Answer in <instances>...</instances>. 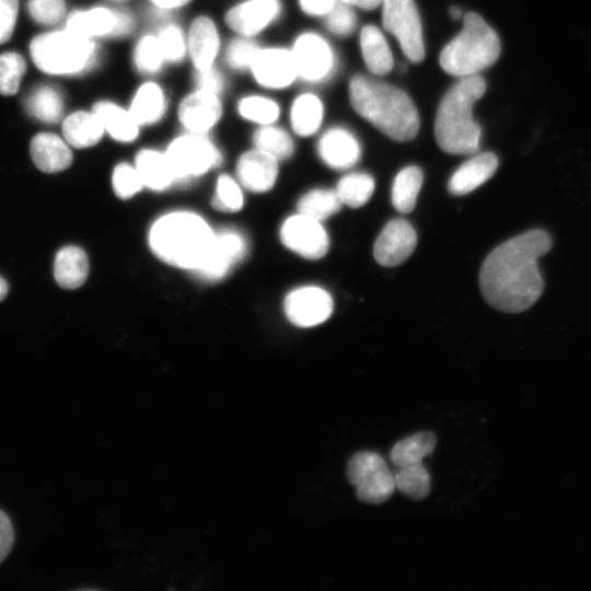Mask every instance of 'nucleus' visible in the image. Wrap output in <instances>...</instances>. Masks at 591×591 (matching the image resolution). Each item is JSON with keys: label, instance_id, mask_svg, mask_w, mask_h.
I'll use <instances>...</instances> for the list:
<instances>
[{"label": "nucleus", "instance_id": "nucleus-1", "mask_svg": "<svg viewBox=\"0 0 591 591\" xmlns=\"http://www.w3.org/2000/svg\"><path fill=\"white\" fill-rule=\"evenodd\" d=\"M552 236L532 229L495 247L485 258L479 286L485 300L495 309L519 313L542 296L544 280L537 260L552 247Z\"/></svg>", "mask_w": 591, "mask_h": 591}, {"label": "nucleus", "instance_id": "nucleus-2", "mask_svg": "<svg viewBox=\"0 0 591 591\" xmlns=\"http://www.w3.org/2000/svg\"><path fill=\"white\" fill-rule=\"evenodd\" d=\"M349 100L361 117L393 140H412L419 130L414 102L396 86L355 76L349 82Z\"/></svg>", "mask_w": 591, "mask_h": 591}, {"label": "nucleus", "instance_id": "nucleus-3", "mask_svg": "<svg viewBox=\"0 0 591 591\" xmlns=\"http://www.w3.org/2000/svg\"><path fill=\"white\" fill-rule=\"evenodd\" d=\"M215 232L199 215L177 210L158 218L150 227L148 243L165 264L196 271L206 258Z\"/></svg>", "mask_w": 591, "mask_h": 591}, {"label": "nucleus", "instance_id": "nucleus-4", "mask_svg": "<svg viewBox=\"0 0 591 591\" xmlns=\"http://www.w3.org/2000/svg\"><path fill=\"white\" fill-rule=\"evenodd\" d=\"M485 91L486 82L477 73L461 78L442 97L434 119V137L444 152H477L480 127L474 119L473 107Z\"/></svg>", "mask_w": 591, "mask_h": 591}, {"label": "nucleus", "instance_id": "nucleus-5", "mask_svg": "<svg viewBox=\"0 0 591 591\" xmlns=\"http://www.w3.org/2000/svg\"><path fill=\"white\" fill-rule=\"evenodd\" d=\"M499 54L497 33L480 15L468 12L461 32L442 49L439 62L449 74L463 78L490 67Z\"/></svg>", "mask_w": 591, "mask_h": 591}, {"label": "nucleus", "instance_id": "nucleus-6", "mask_svg": "<svg viewBox=\"0 0 591 591\" xmlns=\"http://www.w3.org/2000/svg\"><path fill=\"white\" fill-rule=\"evenodd\" d=\"M35 65L50 74L83 73L100 61V47L95 39L82 37L69 30L36 36L30 45Z\"/></svg>", "mask_w": 591, "mask_h": 591}, {"label": "nucleus", "instance_id": "nucleus-7", "mask_svg": "<svg viewBox=\"0 0 591 591\" xmlns=\"http://www.w3.org/2000/svg\"><path fill=\"white\" fill-rule=\"evenodd\" d=\"M141 20V14L126 5H97L71 12L67 30L90 39H128L142 27Z\"/></svg>", "mask_w": 591, "mask_h": 591}, {"label": "nucleus", "instance_id": "nucleus-8", "mask_svg": "<svg viewBox=\"0 0 591 591\" xmlns=\"http://www.w3.org/2000/svg\"><path fill=\"white\" fill-rule=\"evenodd\" d=\"M164 152L176 179L202 176L223 162V153L211 135L181 130L169 140Z\"/></svg>", "mask_w": 591, "mask_h": 591}, {"label": "nucleus", "instance_id": "nucleus-9", "mask_svg": "<svg viewBox=\"0 0 591 591\" xmlns=\"http://www.w3.org/2000/svg\"><path fill=\"white\" fill-rule=\"evenodd\" d=\"M285 15V0H230L219 18L228 34L263 40Z\"/></svg>", "mask_w": 591, "mask_h": 591}, {"label": "nucleus", "instance_id": "nucleus-10", "mask_svg": "<svg viewBox=\"0 0 591 591\" xmlns=\"http://www.w3.org/2000/svg\"><path fill=\"white\" fill-rule=\"evenodd\" d=\"M246 77L254 88L280 95L298 82V73L288 44L262 42Z\"/></svg>", "mask_w": 591, "mask_h": 591}, {"label": "nucleus", "instance_id": "nucleus-11", "mask_svg": "<svg viewBox=\"0 0 591 591\" xmlns=\"http://www.w3.org/2000/svg\"><path fill=\"white\" fill-rule=\"evenodd\" d=\"M227 99L189 86L174 102L173 114L181 130L211 135L225 116Z\"/></svg>", "mask_w": 591, "mask_h": 591}, {"label": "nucleus", "instance_id": "nucleus-12", "mask_svg": "<svg viewBox=\"0 0 591 591\" xmlns=\"http://www.w3.org/2000/svg\"><path fill=\"white\" fill-rule=\"evenodd\" d=\"M189 70H206L220 65L225 30L219 16L208 11L193 13L185 21Z\"/></svg>", "mask_w": 591, "mask_h": 591}, {"label": "nucleus", "instance_id": "nucleus-13", "mask_svg": "<svg viewBox=\"0 0 591 591\" xmlns=\"http://www.w3.org/2000/svg\"><path fill=\"white\" fill-rule=\"evenodd\" d=\"M299 82L318 84L334 72L335 55L329 43L314 31H302L288 44Z\"/></svg>", "mask_w": 591, "mask_h": 591}, {"label": "nucleus", "instance_id": "nucleus-14", "mask_svg": "<svg viewBox=\"0 0 591 591\" xmlns=\"http://www.w3.org/2000/svg\"><path fill=\"white\" fill-rule=\"evenodd\" d=\"M382 24L393 34L413 62L425 57L422 28L418 9L414 0H382Z\"/></svg>", "mask_w": 591, "mask_h": 591}, {"label": "nucleus", "instance_id": "nucleus-15", "mask_svg": "<svg viewBox=\"0 0 591 591\" xmlns=\"http://www.w3.org/2000/svg\"><path fill=\"white\" fill-rule=\"evenodd\" d=\"M175 100L162 78H142L132 89L127 106L142 129L163 124L173 112Z\"/></svg>", "mask_w": 591, "mask_h": 591}, {"label": "nucleus", "instance_id": "nucleus-16", "mask_svg": "<svg viewBox=\"0 0 591 591\" xmlns=\"http://www.w3.org/2000/svg\"><path fill=\"white\" fill-rule=\"evenodd\" d=\"M280 240L288 250L308 259L322 258L329 247L322 222L299 212L282 222Z\"/></svg>", "mask_w": 591, "mask_h": 591}, {"label": "nucleus", "instance_id": "nucleus-17", "mask_svg": "<svg viewBox=\"0 0 591 591\" xmlns=\"http://www.w3.org/2000/svg\"><path fill=\"white\" fill-rule=\"evenodd\" d=\"M331 294L316 286H303L291 290L285 298L287 318L299 327H313L324 323L333 313Z\"/></svg>", "mask_w": 591, "mask_h": 591}, {"label": "nucleus", "instance_id": "nucleus-18", "mask_svg": "<svg viewBox=\"0 0 591 591\" xmlns=\"http://www.w3.org/2000/svg\"><path fill=\"white\" fill-rule=\"evenodd\" d=\"M246 251V240L239 231L225 229L218 233L215 232L206 258L194 273L202 280L218 281L244 258Z\"/></svg>", "mask_w": 591, "mask_h": 591}, {"label": "nucleus", "instance_id": "nucleus-19", "mask_svg": "<svg viewBox=\"0 0 591 591\" xmlns=\"http://www.w3.org/2000/svg\"><path fill=\"white\" fill-rule=\"evenodd\" d=\"M417 234L413 225L401 218L387 222L379 234L373 248L375 260L386 267L405 262L414 252Z\"/></svg>", "mask_w": 591, "mask_h": 591}, {"label": "nucleus", "instance_id": "nucleus-20", "mask_svg": "<svg viewBox=\"0 0 591 591\" xmlns=\"http://www.w3.org/2000/svg\"><path fill=\"white\" fill-rule=\"evenodd\" d=\"M232 109L240 120L252 127L280 123L285 115L280 95L254 86L234 97Z\"/></svg>", "mask_w": 591, "mask_h": 591}, {"label": "nucleus", "instance_id": "nucleus-21", "mask_svg": "<svg viewBox=\"0 0 591 591\" xmlns=\"http://www.w3.org/2000/svg\"><path fill=\"white\" fill-rule=\"evenodd\" d=\"M280 162L271 155L251 147L236 160V179L242 187L253 193L270 190L279 175Z\"/></svg>", "mask_w": 591, "mask_h": 591}, {"label": "nucleus", "instance_id": "nucleus-22", "mask_svg": "<svg viewBox=\"0 0 591 591\" xmlns=\"http://www.w3.org/2000/svg\"><path fill=\"white\" fill-rule=\"evenodd\" d=\"M316 151L327 166L338 171L352 167L361 155L360 144L356 137L341 127L327 129L320 137Z\"/></svg>", "mask_w": 591, "mask_h": 591}, {"label": "nucleus", "instance_id": "nucleus-23", "mask_svg": "<svg viewBox=\"0 0 591 591\" xmlns=\"http://www.w3.org/2000/svg\"><path fill=\"white\" fill-rule=\"evenodd\" d=\"M132 38L129 60L135 74L139 79L163 78L169 67L153 30L148 25L142 26Z\"/></svg>", "mask_w": 591, "mask_h": 591}, {"label": "nucleus", "instance_id": "nucleus-24", "mask_svg": "<svg viewBox=\"0 0 591 591\" xmlns=\"http://www.w3.org/2000/svg\"><path fill=\"white\" fill-rule=\"evenodd\" d=\"M288 128L293 136L308 138L314 136L321 128L325 109L321 97L311 92L297 93L285 107Z\"/></svg>", "mask_w": 591, "mask_h": 591}, {"label": "nucleus", "instance_id": "nucleus-25", "mask_svg": "<svg viewBox=\"0 0 591 591\" xmlns=\"http://www.w3.org/2000/svg\"><path fill=\"white\" fill-rule=\"evenodd\" d=\"M101 119L105 134L123 144L136 142L142 128L139 126L127 104L123 105L113 100L96 101L91 108Z\"/></svg>", "mask_w": 591, "mask_h": 591}, {"label": "nucleus", "instance_id": "nucleus-26", "mask_svg": "<svg viewBox=\"0 0 591 591\" xmlns=\"http://www.w3.org/2000/svg\"><path fill=\"white\" fill-rule=\"evenodd\" d=\"M150 26L157 35L165 62L170 69L187 66V35L185 21L177 16H169Z\"/></svg>", "mask_w": 591, "mask_h": 591}, {"label": "nucleus", "instance_id": "nucleus-27", "mask_svg": "<svg viewBox=\"0 0 591 591\" xmlns=\"http://www.w3.org/2000/svg\"><path fill=\"white\" fill-rule=\"evenodd\" d=\"M498 167L493 152L478 153L461 164L450 177L448 189L455 196L466 195L487 182Z\"/></svg>", "mask_w": 591, "mask_h": 591}, {"label": "nucleus", "instance_id": "nucleus-28", "mask_svg": "<svg viewBox=\"0 0 591 591\" xmlns=\"http://www.w3.org/2000/svg\"><path fill=\"white\" fill-rule=\"evenodd\" d=\"M30 153L36 167L45 173L63 171L72 162L70 148L55 134H37L31 141Z\"/></svg>", "mask_w": 591, "mask_h": 591}, {"label": "nucleus", "instance_id": "nucleus-29", "mask_svg": "<svg viewBox=\"0 0 591 591\" xmlns=\"http://www.w3.org/2000/svg\"><path fill=\"white\" fill-rule=\"evenodd\" d=\"M132 163L144 187L152 190H164L176 181L164 149L142 147L136 152Z\"/></svg>", "mask_w": 591, "mask_h": 591}, {"label": "nucleus", "instance_id": "nucleus-30", "mask_svg": "<svg viewBox=\"0 0 591 591\" xmlns=\"http://www.w3.org/2000/svg\"><path fill=\"white\" fill-rule=\"evenodd\" d=\"M65 140L78 149L97 144L105 135L99 116L91 111H78L68 116L62 124Z\"/></svg>", "mask_w": 591, "mask_h": 591}, {"label": "nucleus", "instance_id": "nucleus-31", "mask_svg": "<svg viewBox=\"0 0 591 591\" xmlns=\"http://www.w3.org/2000/svg\"><path fill=\"white\" fill-rule=\"evenodd\" d=\"M89 259L86 253L78 246L60 248L54 263V276L63 289H77L86 280Z\"/></svg>", "mask_w": 591, "mask_h": 591}, {"label": "nucleus", "instance_id": "nucleus-32", "mask_svg": "<svg viewBox=\"0 0 591 591\" xmlns=\"http://www.w3.org/2000/svg\"><path fill=\"white\" fill-rule=\"evenodd\" d=\"M251 144L279 162L290 159L296 151L293 134L280 123L253 127Z\"/></svg>", "mask_w": 591, "mask_h": 591}, {"label": "nucleus", "instance_id": "nucleus-33", "mask_svg": "<svg viewBox=\"0 0 591 591\" xmlns=\"http://www.w3.org/2000/svg\"><path fill=\"white\" fill-rule=\"evenodd\" d=\"M220 65L231 77H246L263 40L228 34Z\"/></svg>", "mask_w": 591, "mask_h": 591}, {"label": "nucleus", "instance_id": "nucleus-34", "mask_svg": "<svg viewBox=\"0 0 591 591\" xmlns=\"http://www.w3.org/2000/svg\"><path fill=\"white\" fill-rule=\"evenodd\" d=\"M360 47L367 68L379 76L389 73L393 68V56L382 32L366 25L360 33Z\"/></svg>", "mask_w": 591, "mask_h": 591}, {"label": "nucleus", "instance_id": "nucleus-35", "mask_svg": "<svg viewBox=\"0 0 591 591\" xmlns=\"http://www.w3.org/2000/svg\"><path fill=\"white\" fill-rule=\"evenodd\" d=\"M437 438L432 432L422 431L399 440L390 453L391 461L398 468L422 463L434 449Z\"/></svg>", "mask_w": 591, "mask_h": 591}, {"label": "nucleus", "instance_id": "nucleus-36", "mask_svg": "<svg viewBox=\"0 0 591 591\" xmlns=\"http://www.w3.org/2000/svg\"><path fill=\"white\" fill-rule=\"evenodd\" d=\"M422 172L419 167L410 165L401 170L394 178L392 186V204L401 213L410 212L416 205L422 185Z\"/></svg>", "mask_w": 591, "mask_h": 591}, {"label": "nucleus", "instance_id": "nucleus-37", "mask_svg": "<svg viewBox=\"0 0 591 591\" xmlns=\"http://www.w3.org/2000/svg\"><path fill=\"white\" fill-rule=\"evenodd\" d=\"M26 111L35 118L53 124L58 123L63 113L61 95L49 85L34 89L25 100Z\"/></svg>", "mask_w": 591, "mask_h": 591}, {"label": "nucleus", "instance_id": "nucleus-38", "mask_svg": "<svg viewBox=\"0 0 591 591\" xmlns=\"http://www.w3.org/2000/svg\"><path fill=\"white\" fill-rule=\"evenodd\" d=\"M374 179L367 173H349L335 188L343 205L359 208L367 204L374 192Z\"/></svg>", "mask_w": 591, "mask_h": 591}, {"label": "nucleus", "instance_id": "nucleus-39", "mask_svg": "<svg viewBox=\"0 0 591 591\" xmlns=\"http://www.w3.org/2000/svg\"><path fill=\"white\" fill-rule=\"evenodd\" d=\"M343 204L335 189H313L304 194L298 201V212L317 221L335 215Z\"/></svg>", "mask_w": 591, "mask_h": 591}, {"label": "nucleus", "instance_id": "nucleus-40", "mask_svg": "<svg viewBox=\"0 0 591 591\" xmlns=\"http://www.w3.org/2000/svg\"><path fill=\"white\" fill-rule=\"evenodd\" d=\"M395 488L394 475L384 466L358 484L356 495L363 502L379 505L387 500Z\"/></svg>", "mask_w": 591, "mask_h": 591}, {"label": "nucleus", "instance_id": "nucleus-41", "mask_svg": "<svg viewBox=\"0 0 591 591\" xmlns=\"http://www.w3.org/2000/svg\"><path fill=\"white\" fill-rule=\"evenodd\" d=\"M394 479L396 488L414 500L424 499L430 491V476L422 463L401 467Z\"/></svg>", "mask_w": 591, "mask_h": 591}, {"label": "nucleus", "instance_id": "nucleus-42", "mask_svg": "<svg viewBox=\"0 0 591 591\" xmlns=\"http://www.w3.org/2000/svg\"><path fill=\"white\" fill-rule=\"evenodd\" d=\"M212 206L219 211L233 213L242 209L244 196L239 181L229 174L217 178Z\"/></svg>", "mask_w": 591, "mask_h": 591}, {"label": "nucleus", "instance_id": "nucleus-43", "mask_svg": "<svg viewBox=\"0 0 591 591\" xmlns=\"http://www.w3.org/2000/svg\"><path fill=\"white\" fill-rule=\"evenodd\" d=\"M231 76L217 65L206 70H189V86L201 89L227 99L231 86Z\"/></svg>", "mask_w": 591, "mask_h": 591}, {"label": "nucleus", "instance_id": "nucleus-44", "mask_svg": "<svg viewBox=\"0 0 591 591\" xmlns=\"http://www.w3.org/2000/svg\"><path fill=\"white\" fill-rule=\"evenodd\" d=\"M25 68L20 54L11 51L0 55V94L13 95L18 92Z\"/></svg>", "mask_w": 591, "mask_h": 591}, {"label": "nucleus", "instance_id": "nucleus-45", "mask_svg": "<svg viewBox=\"0 0 591 591\" xmlns=\"http://www.w3.org/2000/svg\"><path fill=\"white\" fill-rule=\"evenodd\" d=\"M112 184L116 196L121 199L134 197L144 187L134 163L128 162H120L114 167Z\"/></svg>", "mask_w": 591, "mask_h": 591}, {"label": "nucleus", "instance_id": "nucleus-46", "mask_svg": "<svg viewBox=\"0 0 591 591\" xmlns=\"http://www.w3.org/2000/svg\"><path fill=\"white\" fill-rule=\"evenodd\" d=\"M322 19L325 28L336 36H348L357 24V16L351 5L340 0H336Z\"/></svg>", "mask_w": 591, "mask_h": 591}, {"label": "nucleus", "instance_id": "nucleus-47", "mask_svg": "<svg viewBox=\"0 0 591 591\" xmlns=\"http://www.w3.org/2000/svg\"><path fill=\"white\" fill-rule=\"evenodd\" d=\"M386 466L383 457L376 452L363 451L351 456L347 466V477L351 485L357 486L364 478Z\"/></svg>", "mask_w": 591, "mask_h": 591}, {"label": "nucleus", "instance_id": "nucleus-48", "mask_svg": "<svg viewBox=\"0 0 591 591\" xmlns=\"http://www.w3.org/2000/svg\"><path fill=\"white\" fill-rule=\"evenodd\" d=\"M143 3V12L141 15L146 18V25H151L158 21L181 15L188 10L197 0H141Z\"/></svg>", "mask_w": 591, "mask_h": 591}, {"label": "nucleus", "instance_id": "nucleus-49", "mask_svg": "<svg viewBox=\"0 0 591 591\" xmlns=\"http://www.w3.org/2000/svg\"><path fill=\"white\" fill-rule=\"evenodd\" d=\"M27 10L34 21L50 25L63 18L66 3L65 0H28Z\"/></svg>", "mask_w": 591, "mask_h": 591}, {"label": "nucleus", "instance_id": "nucleus-50", "mask_svg": "<svg viewBox=\"0 0 591 591\" xmlns=\"http://www.w3.org/2000/svg\"><path fill=\"white\" fill-rule=\"evenodd\" d=\"M19 10L18 0H0V44L10 39Z\"/></svg>", "mask_w": 591, "mask_h": 591}, {"label": "nucleus", "instance_id": "nucleus-51", "mask_svg": "<svg viewBox=\"0 0 591 591\" xmlns=\"http://www.w3.org/2000/svg\"><path fill=\"white\" fill-rule=\"evenodd\" d=\"M13 543V524L7 513L0 509V563L9 555Z\"/></svg>", "mask_w": 591, "mask_h": 591}, {"label": "nucleus", "instance_id": "nucleus-52", "mask_svg": "<svg viewBox=\"0 0 591 591\" xmlns=\"http://www.w3.org/2000/svg\"><path fill=\"white\" fill-rule=\"evenodd\" d=\"M299 10L310 18H323L336 0H296Z\"/></svg>", "mask_w": 591, "mask_h": 591}, {"label": "nucleus", "instance_id": "nucleus-53", "mask_svg": "<svg viewBox=\"0 0 591 591\" xmlns=\"http://www.w3.org/2000/svg\"><path fill=\"white\" fill-rule=\"evenodd\" d=\"M349 5H355L363 10H373L382 3V0H340Z\"/></svg>", "mask_w": 591, "mask_h": 591}, {"label": "nucleus", "instance_id": "nucleus-54", "mask_svg": "<svg viewBox=\"0 0 591 591\" xmlns=\"http://www.w3.org/2000/svg\"><path fill=\"white\" fill-rule=\"evenodd\" d=\"M8 283L5 280L0 276V301H2L7 294H8Z\"/></svg>", "mask_w": 591, "mask_h": 591}, {"label": "nucleus", "instance_id": "nucleus-55", "mask_svg": "<svg viewBox=\"0 0 591 591\" xmlns=\"http://www.w3.org/2000/svg\"><path fill=\"white\" fill-rule=\"evenodd\" d=\"M449 13L452 16V19H455V20L460 19L463 15L462 10L456 5L451 7L449 10Z\"/></svg>", "mask_w": 591, "mask_h": 591}, {"label": "nucleus", "instance_id": "nucleus-56", "mask_svg": "<svg viewBox=\"0 0 591 591\" xmlns=\"http://www.w3.org/2000/svg\"><path fill=\"white\" fill-rule=\"evenodd\" d=\"M114 3H117L119 5H126L127 3L131 2L132 0H109Z\"/></svg>", "mask_w": 591, "mask_h": 591}, {"label": "nucleus", "instance_id": "nucleus-57", "mask_svg": "<svg viewBox=\"0 0 591 591\" xmlns=\"http://www.w3.org/2000/svg\"><path fill=\"white\" fill-rule=\"evenodd\" d=\"M227 1H230V0H227Z\"/></svg>", "mask_w": 591, "mask_h": 591}]
</instances>
